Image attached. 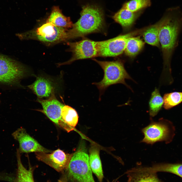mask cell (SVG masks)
<instances>
[{
  "instance_id": "13",
  "label": "cell",
  "mask_w": 182,
  "mask_h": 182,
  "mask_svg": "<svg viewBox=\"0 0 182 182\" xmlns=\"http://www.w3.org/2000/svg\"><path fill=\"white\" fill-rule=\"evenodd\" d=\"M128 177L127 182H163L156 173L142 170L138 167L131 168L124 173Z\"/></svg>"
},
{
  "instance_id": "10",
  "label": "cell",
  "mask_w": 182,
  "mask_h": 182,
  "mask_svg": "<svg viewBox=\"0 0 182 182\" xmlns=\"http://www.w3.org/2000/svg\"><path fill=\"white\" fill-rule=\"evenodd\" d=\"M73 153H66L58 149L50 153L36 152L37 159L51 166L58 172H62L67 167Z\"/></svg>"
},
{
  "instance_id": "2",
  "label": "cell",
  "mask_w": 182,
  "mask_h": 182,
  "mask_svg": "<svg viewBox=\"0 0 182 182\" xmlns=\"http://www.w3.org/2000/svg\"><path fill=\"white\" fill-rule=\"evenodd\" d=\"M81 16L69 30V39L101 31L105 25L103 10L99 6L87 4L82 7Z\"/></svg>"
},
{
  "instance_id": "11",
  "label": "cell",
  "mask_w": 182,
  "mask_h": 182,
  "mask_svg": "<svg viewBox=\"0 0 182 182\" xmlns=\"http://www.w3.org/2000/svg\"><path fill=\"white\" fill-rule=\"evenodd\" d=\"M37 101L41 105L42 112L52 121L63 128L64 124L61 116V110L64 106L56 98L54 91L49 98L43 100L38 98Z\"/></svg>"
},
{
  "instance_id": "1",
  "label": "cell",
  "mask_w": 182,
  "mask_h": 182,
  "mask_svg": "<svg viewBox=\"0 0 182 182\" xmlns=\"http://www.w3.org/2000/svg\"><path fill=\"white\" fill-rule=\"evenodd\" d=\"M178 8L170 9L164 16V22L161 28L159 39L162 49L164 68L161 77L172 78L171 61L182 26V14Z\"/></svg>"
},
{
  "instance_id": "7",
  "label": "cell",
  "mask_w": 182,
  "mask_h": 182,
  "mask_svg": "<svg viewBox=\"0 0 182 182\" xmlns=\"http://www.w3.org/2000/svg\"><path fill=\"white\" fill-rule=\"evenodd\" d=\"M24 67L17 61L0 55V83L8 84L16 83L24 76Z\"/></svg>"
},
{
  "instance_id": "15",
  "label": "cell",
  "mask_w": 182,
  "mask_h": 182,
  "mask_svg": "<svg viewBox=\"0 0 182 182\" xmlns=\"http://www.w3.org/2000/svg\"><path fill=\"white\" fill-rule=\"evenodd\" d=\"M142 12V11L134 12L122 7L114 14L112 18L123 28H128L132 25Z\"/></svg>"
},
{
  "instance_id": "25",
  "label": "cell",
  "mask_w": 182,
  "mask_h": 182,
  "mask_svg": "<svg viewBox=\"0 0 182 182\" xmlns=\"http://www.w3.org/2000/svg\"><path fill=\"white\" fill-rule=\"evenodd\" d=\"M151 5V0H130L124 3L122 7L136 12L144 10Z\"/></svg>"
},
{
  "instance_id": "18",
  "label": "cell",
  "mask_w": 182,
  "mask_h": 182,
  "mask_svg": "<svg viewBox=\"0 0 182 182\" xmlns=\"http://www.w3.org/2000/svg\"><path fill=\"white\" fill-rule=\"evenodd\" d=\"M141 169L143 170L155 173L158 172L171 173L182 178V163L156 164L150 167H141Z\"/></svg>"
},
{
  "instance_id": "26",
  "label": "cell",
  "mask_w": 182,
  "mask_h": 182,
  "mask_svg": "<svg viewBox=\"0 0 182 182\" xmlns=\"http://www.w3.org/2000/svg\"><path fill=\"white\" fill-rule=\"evenodd\" d=\"M68 180L65 175L60 178L57 182H68Z\"/></svg>"
},
{
  "instance_id": "24",
  "label": "cell",
  "mask_w": 182,
  "mask_h": 182,
  "mask_svg": "<svg viewBox=\"0 0 182 182\" xmlns=\"http://www.w3.org/2000/svg\"><path fill=\"white\" fill-rule=\"evenodd\" d=\"M163 99L164 107L166 109H170L182 102V92L166 93L164 95Z\"/></svg>"
},
{
  "instance_id": "14",
  "label": "cell",
  "mask_w": 182,
  "mask_h": 182,
  "mask_svg": "<svg viewBox=\"0 0 182 182\" xmlns=\"http://www.w3.org/2000/svg\"><path fill=\"white\" fill-rule=\"evenodd\" d=\"M28 87L39 98L49 97L54 91L51 81L41 76L37 77L35 81Z\"/></svg>"
},
{
  "instance_id": "8",
  "label": "cell",
  "mask_w": 182,
  "mask_h": 182,
  "mask_svg": "<svg viewBox=\"0 0 182 182\" xmlns=\"http://www.w3.org/2000/svg\"><path fill=\"white\" fill-rule=\"evenodd\" d=\"M167 122L162 119L158 122L152 121L149 125L142 129L144 137L141 142L151 144L160 141L169 142L171 138L170 132Z\"/></svg>"
},
{
  "instance_id": "19",
  "label": "cell",
  "mask_w": 182,
  "mask_h": 182,
  "mask_svg": "<svg viewBox=\"0 0 182 182\" xmlns=\"http://www.w3.org/2000/svg\"><path fill=\"white\" fill-rule=\"evenodd\" d=\"M61 116L64 124L63 128L68 132L73 130L78 121L76 110L69 106L64 105L61 110Z\"/></svg>"
},
{
  "instance_id": "12",
  "label": "cell",
  "mask_w": 182,
  "mask_h": 182,
  "mask_svg": "<svg viewBox=\"0 0 182 182\" xmlns=\"http://www.w3.org/2000/svg\"><path fill=\"white\" fill-rule=\"evenodd\" d=\"M12 135L14 139L19 142L18 149L20 153L33 152L49 153L52 152L41 145L23 128H18Z\"/></svg>"
},
{
  "instance_id": "16",
  "label": "cell",
  "mask_w": 182,
  "mask_h": 182,
  "mask_svg": "<svg viewBox=\"0 0 182 182\" xmlns=\"http://www.w3.org/2000/svg\"><path fill=\"white\" fill-rule=\"evenodd\" d=\"M46 22L56 27L66 29L71 28L73 25L70 17H66L62 13L58 6H53L47 18Z\"/></svg>"
},
{
  "instance_id": "23",
  "label": "cell",
  "mask_w": 182,
  "mask_h": 182,
  "mask_svg": "<svg viewBox=\"0 0 182 182\" xmlns=\"http://www.w3.org/2000/svg\"><path fill=\"white\" fill-rule=\"evenodd\" d=\"M144 44L139 36L130 37L127 41L124 51L127 56L133 57L141 50Z\"/></svg>"
},
{
  "instance_id": "3",
  "label": "cell",
  "mask_w": 182,
  "mask_h": 182,
  "mask_svg": "<svg viewBox=\"0 0 182 182\" xmlns=\"http://www.w3.org/2000/svg\"><path fill=\"white\" fill-rule=\"evenodd\" d=\"M101 67L104 72L102 79L98 82L93 83L99 90L101 95L109 86L113 84L121 83L132 90L126 82V79L135 82L125 69L123 63L121 61H100L94 59Z\"/></svg>"
},
{
  "instance_id": "6",
  "label": "cell",
  "mask_w": 182,
  "mask_h": 182,
  "mask_svg": "<svg viewBox=\"0 0 182 182\" xmlns=\"http://www.w3.org/2000/svg\"><path fill=\"white\" fill-rule=\"evenodd\" d=\"M147 27L120 35L107 40L97 41L98 56L113 57L122 54L125 51L128 39L144 32Z\"/></svg>"
},
{
  "instance_id": "9",
  "label": "cell",
  "mask_w": 182,
  "mask_h": 182,
  "mask_svg": "<svg viewBox=\"0 0 182 182\" xmlns=\"http://www.w3.org/2000/svg\"><path fill=\"white\" fill-rule=\"evenodd\" d=\"M67 44L72 56L69 60L58 64L59 65L69 64L78 60L98 56L97 41L85 39L78 42H69Z\"/></svg>"
},
{
  "instance_id": "20",
  "label": "cell",
  "mask_w": 182,
  "mask_h": 182,
  "mask_svg": "<svg viewBox=\"0 0 182 182\" xmlns=\"http://www.w3.org/2000/svg\"><path fill=\"white\" fill-rule=\"evenodd\" d=\"M165 20V17L164 16L155 24L148 27L144 32V39L146 43L153 46L160 47L159 32Z\"/></svg>"
},
{
  "instance_id": "4",
  "label": "cell",
  "mask_w": 182,
  "mask_h": 182,
  "mask_svg": "<svg viewBox=\"0 0 182 182\" xmlns=\"http://www.w3.org/2000/svg\"><path fill=\"white\" fill-rule=\"evenodd\" d=\"M66 178L72 182H95L85 150L80 148L73 153L65 169Z\"/></svg>"
},
{
  "instance_id": "21",
  "label": "cell",
  "mask_w": 182,
  "mask_h": 182,
  "mask_svg": "<svg viewBox=\"0 0 182 182\" xmlns=\"http://www.w3.org/2000/svg\"><path fill=\"white\" fill-rule=\"evenodd\" d=\"M21 153L18 149L16 151L17 169L15 182H34L33 177L34 169L30 166L27 169L23 166L21 159Z\"/></svg>"
},
{
  "instance_id": "27",
  "label": "cell",
  "mask_w": 182,
  "mask_h": 182,
  "mask_svg": "<svg viewBox=\"0 0 182 182\" xmlns=\"http://www.w3.org/2000/svg\"><path fill=\"white\" fill-rule=\"evenodd\" d=\"M48 182H49V181H48Z\"/></svg>"
},
{
  "instance_id": "22",
  "label": "cell",
  "mask_w": 182,
  "mask_h": 182,
  "mask_svg": "<svg viewBox=\"0 0 182 182\" xmlns=\"http://www.w3.org/2000/svg\"><path fill=\"white\" fill-rule=\"evenodd\" d=\"M163 103V99L159 89L155 87L151 93L149 103L150 116L152 117L156 116L161 109Z\"/></svg>"
},
{
  "instance_id": "5",
  "label": "cell",
  "mask_w": 182,
  "mask_h": 182,
  "mask_svg": "<svg viewBox=\"0 0 182 182\" xmlns=\"http://www.w3.org/2000/svg\"><path fill=\"white\" fill-rule=\"evenodd\" d=\"M68 31L46 22L37 28L17 35L22 39L36 40L51 45L69 39Z\"/></svg>"
},
{
  "instance_id": "17",
  "label": "cell",
  "mask_w": 182,
  "mask_h": 182,
  "mask_svg": "<svg viewBox=\"0 0 182 182\" xmlns=\"http://www.w3.org/2000/svg\"><path fill=\"white\" fill-rule=\"evenodd\" d=\"M89 163L92 172L95 175L99 182H102L104 177L101 161L99 155V149L93 145L89 150Z\"/></svg>"
}]
</instances>
